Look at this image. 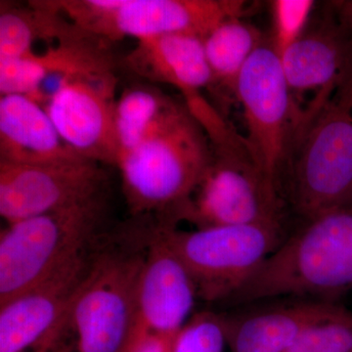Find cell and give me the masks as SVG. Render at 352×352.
Masks as SVG:
<instances>
[{"mask_svg": "<svg viewBox=\"0 0 352 352\" xmlns=\"http://www.w3.org/2000/svg\"><path fill=\"white\" fill-rule=\"evenodd\" d=\"M212 159L207 132L185 104L171 100L140 144L117 164L132 214L171 220L191 198Z\"/></svg>", "mask_w": 352, "mask_h": 352, "instance_id": "cell-1", "label": "cell"}, {"mask_svg": "<svg viewBox=\"0 0 352 352\" xmlns=\"http://www.w3.org/2000/svg\"><path fill=\"white\" fill-rule=\"evenodd\" d=\"M351 289L352 204L303 221L227 302L282 296L335 302Z\"/></svg>", "mask_w": 352, "mask_h": 352, "instance_id": "cell-2", "label": "cell"}, {"mask_svg": "<svg viewBox=\"0 0 352 352\" xmlns=\"http://www.w3.org/2000/svg\"><path fill=\"white\" fill-rule=\"evenodd\" d=\"M289 197L303 221L352 204V102L338 89L296 129L288 160Z\"/></svg>", "mask_w": 352, "mask_h": 352, "instance_id": "cell-3", "label": "cell"}, {"mask_svg": "<svg viewBox=\"0 0 352 352\" xmlns=\"http://www.w3.org/2000/svg\"><path fill=\"white\" fill-rule=\"evenodd\" d=\"M144 249L120 243L96 247L69 307L63 332L75 352H122L136 323V292Z\"/></svg>", "mask_w": 352, "mask_h": 352, "instance_id": "cell-4", "label": "cell"}, {"mask_svg": "<svg viewBox=\"0 0 352 352\" xmlns=\"http://www.w3.org/2000/svg\"><path fill=\"white\" fill-rule=\"evenodd\" d=\"M105 197L8 224L0 236V305L94 247Z\"/></svg>", "mask_w": 352, "mask_h": 352, "instance_id": "cell-5", "label": "cell"}, {"mask_svg": "<svg viewBox=\"0 0 352 352\" xmlns=\"http://www.w3.org/2000/svg\"><path fill=\"white\" fill-rule=\"evenodd\" d=\"M212 145V144H210ZM197 228L282 226L279 190L254 162L245 138L212 145V159L191 198L173 217Z\"/></svg>", "mask_w": 352, "mask_h": 352, "instance_id": "cell-6", "label": "cell"}, {"mask_svg": "<svg viewBox=\"0 0 352 352\" xmlns=\"http://www.w3.org/2000/svg\"><path fill=\"white\" fill-rule=\"evenodd\" d=\"M186 265L198 298L221 302L235 295L285 240L282 226H230L180 231L161 224Z\"/></svg>", "mask_w": 352, "mask_h": 352, "instance_id": "cell-7", "label": "cell"}, {"mask_svg": "<svg viewBox=\"0 0 352 352\" xmlns=\"http://www.w3.org/2000/svg\"><path fill=\"white\" fill-rule=\"evenodd\" d=\"M242 0H80L65 13L82 31L104 39L139 41L168 34L204 39L224 20L248 12Z\"/></svg>", "mask_w": 352, "mask_h": 352, "instance_id": "cell-8", "label": "cell"}, {"mask_svg": "<svg viewBox=\"0 0 352 352\" xmlns=\"http://www.w3.org/2000/svg\"><path fill=\"white\" fill-rule=\"evenodd\" d=\"M234 96L244 112L248 149L279 190L302 111L296 105L270 39L254 51L238 78Z\"/></svg>", "mask_w": 352, "mask_h": 352, "instance_id": "cell-9", "label": "cell"}, {"mask_svg": "<svg viewBox=\"0 0 352 352\" xmlns=\"http://www.w3.org/2000/svg\"><path fill=\"white\" fill-rule=\"evenodd\" d=\"M105 170L85 159L47 164L0 163V214L8 224L105 197Z\"/></svg>", "mask_w": 352, "mask_h": 352, "instance_id": "cell-10", "label": "cell"}, {"mask_svg": "<svg viewBox=\"0 0 352 352\" xmlns=\"http://www.w3.org/2000/svg\"><path fill=\"white\" fill-rule=\"evenodd\" d=\"M115 87L113 73L66 76L43 105L65 144L82 159L117 164Z\"/></svg>", "mask_w": 352, "mask_h": 352, "instance_id": "cell-11", "label": "cell"}, {"mask_svg": "<svg viewBox=\"0 0 352 352\" xmlns=\"http://www.w3.org/2000/svg\"><path fill=\"white\" fill-rule=\"evenodd\" d=\"M124 63L136 75L175 87L208 138L226 131L228 124L203 95V90L214 83L203 39L191 34L143 39L138 41Z\"/></svg>", "mask_w": 352, "mask_h": 352, "instance_id": "cell-12", "label": "cell"}, {"mask_svg": "<svg viewBox=\"0 0 352 352\" xmlns=\"http://www.w3.org/2000/svg\"><path fill=\"white\" fill-rule=\"evenodd\" d=\"M96 245L0 305V352H22L38 346L61 330L87 276Z\"/></svg>", "mask_w": 352, "mask_h": 352, "instance_id": "cell-13", "label": "cell"}, {"mask_svg": "<svg viewBox=\"0 0 352 352\" xmlns=\"http://www.w3.org/2000/svg\"><path fill=\"white\" fill-rule=\"evenodd\" d=\"M197 298L189 270L160 224L146 237L136 292V322L154 332L178 333L188 321Z\"/></svg>", "mask_w": 352, "mask_h": 352, "instance_id": "cell-14", "label": "cell"}, {"mask_svg": "<svg viewBox=\"0 0 352 352\" xmlns=\"http://www.w3.org/2000/svg\"><path fill=\"white\" fill-rule=\"evenodd\" d=\"M327 9L320 24L307 29L280 56L296 103L314 92L316 96L307 108L314 110L332 98L352 71V32L340 24L328 4Z\"/></svg>", "mask_w": 352, "mask_h": 352, "instance_id": "cell-15", "label": "cell"}, {"mask_svg": "<svg viewBox=\"0 0 352 352\" xmlns=\"http://www.w3.org/2000/svg\"><path fill=\"white\" fill-rule=\"evenodd\" d=\"M342 305L308 300L223 317L230 352H287L305 331L333 316Z\"/></svg>", "mask_w": 352, "mask_h": 352, "instance_id": "cell-16", "label": "cell"}, {"mask_svg": "<svg viewBox=\"0 0 352 352\" xmlns=\"http://www.w3.org/2000/svg\"><path fill=\"white\" fill-rule=\"evenodd\" d=\"M76 159L82 157L65 144L39 102L28 95L0 96V163L47 164Z\"/></svg>", "mask_w": 352, "mask_h": 352, "instance_id": "cell-17", "label": "cell"}, {"mask_svg": "<svg viewBox=\"0 0 352 352\" xmlns=\"http://www.w3.org/2000/svg\"><path fill=\"white\" fill-rule=\"evenodd\" d=\"M265 39L258 29L245 23L243 17L229 18L217 25L203 39L214 83L234 94L245 64Z\"/></svg>", "mask_w": 352, "mask_h": 352, "instance_id": "cell-18", "label": "cell"}, {"mask_svg": "<svg viewBox=\"0 0 352 352\" xmlns=\"http://www.w3.org/2000/svg\"><path fill=\"white\" fill-rule=\"evenodd\" d=\"M76 30L52 4H36L34 9L1 8L0 60L25 56L38 39H58Z\"/></svg>", "mask_w": 352, "mask_h": 352, "instance_id": "cell-19", "label": "cell"}, {"mask_svg": "<svg viewBox=\"0 0 352 352\" xmlns=\"http://www.w3.org/2000/svg\"><path fill=\"white\" fill-rule=\"evenodd\" d=\"M171 100L160 90L148 85H136L124 90L115 104L119 157L142 142Z\"/></svg>", "mask_w": 352, "mask_h": 352, "instance_id": "cell-20", "label": "cell"}, {"mask_svg": "<svg viewBox=\"0 0 352 352\" xmlns=\"http://www.w3.org/2000/svg\"><path fill=\"white\" fill-rule=\"evenodd\" d=\"M287 352H352V312L340 307L305 331Z\"/></svg>", "mask_w": 352, "mask_h": 352, "instance_id": "cell-21", "label": "cell"}, {"mask_svg": "<svg viewBox=\"0 0 352 352\" xmlns=\"http://www.w3.org/2000/svg\"><path fill=\"white\" fill-rule=\"evenodd\" d=\"M314 6V0H274L271 2L273 34L270 41L279 57L307 31Z\"/></svg>", "mask_w": 352, "mask_h": 352, "instance_id": "cell-22", "label": "cell"}, {"mask_svg": "<svg viewBox=\"0 0 352 352\" xmlns=\"http://www.w3.org/2000/svg\"><path fill=\"white\" fill-rule=\"evenodd\" d=\"M223 317L212 311L194 314L176 338L175 352H224Z\"/></svg>", "mask_w": 352, "mask_h": 352, "instance_id": "cell-23", "label": "cell"}, {"mask_svg": "<svg viewBox=\"0 0 352 352\" xmlns=\"http://www.w3.org/2000/svg\"><path fill=\"white\" fill-rule=\"evenodd\" d=\"M178 333L154 332L136 322L122 352H175Z\"/></svg>", "mask_w": 352, "mask_h": 352, "instance_id": "cell-24", "label": "cell"}, {"mask_svg": "<svg viewBox=\"0 0 352 352\" xmlns=\"http://www.w3.org/2000/svg\"><path fill=\"white\" fill-rule=\"evenodd\" d=\"M327 4L338 19L352 18V0H333Z\"/></svg>", "mask_w": 352, "mask_h": 352, "instance_id": "cell-25", "label": "cell"}, {"mask_svg": "<svg viewBox=\"0 0 352 352\" xmlns=\"http://www.w3.org/2000/svg\"><path fill=\"white\" fill-rule=\"evenodd\" d=\"M340 88L344 92V94H346L347 96H349L352 101V71L351 72V74L347 76L344 82L342 83Z\"/></svg>", "mask_w": 352, "mask_h": 352, "instance_id": "cell-26", "label": "cell"}, {"mask_svg": "<svg viewBox=\"0 0 352 352\" xmlns=\"http://www.w3.org/2000/svg\"><path fill=\"white\" fill-rule=\"evenodd\" d=\"M340 25L346 29L347 31L352 32V18H344V19H337Z\"/></svg>", "mask_w": 352, "mask_h": 352, "instance_id": "cell-27", "label": "cell"}]
</instances>
